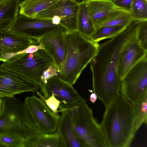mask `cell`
Segmentation results:
<instances>
[{
    "label": "cell",
    "instance_id": "36",
    "mask_svg": "<svg viewBox=\"0 0 147 147\" xmlns=\"http://www.w3.org/2000/svg\"><path fill=\"white\" fill-rule=\"evenodd\" d=\"M109 0L113 2H114L115 0Z\"/></svg>",
    "mask_w": 147,
    "mask_h": 147
},
{
    "label": "cell",
    "instance_id": "35",
    "mask_svg": "<svg viewBox=\"0 0 147 147\" xmlns=\"http://www.w3.org/2000/svg\"><path fill=\"white\" fill-rule=\"evenodd\" d=\"M7 0H0V4Z\"/></svg>",
    "mask_w": 147,
    "mask_h": 147
},
{
    "label": "cell",
    "instance_id": "23",
    "mask_svg": "<svg viewBox=\"0 0 147 147\" xmlns=\"http://www.w3.org/2000/svg\"><path fill=\"white\" fill-rule=\"evenodd\" d=\"M131 103L134 113L135 127L137 131L143 124H147V90Z\"/></svg>",
    "mask_w": 147,
    "mask_h": 147
},
{
    "label": "cell",
    "instance_id": "1",
    "mask_svg": "<svg viewBox=\"0 0 147 147\" xmlns=\"http://www.w3.org/2000/svg\"><path fill=\"white\" fill-rule=\"evenodd\" d=\"M139 23L133 20L122 32L99 45L90 63L93 92L105 107L120 93L118 72L120 53L125 44L136 32Z\"/></svg>",
    "mask_w": 147,
    "mask_h": 147
},
{
    "label": "cell",
    "instance_id": "32",
    "mask_svg": "<svg viewBox=\"0 0 147 147\" xmlns=\"http://www.w3.org/2000/svg\"><path fill=\"white\" fill-rule=\"evenodd\" d=\"M80 4L83 3L87 2L88 0H72Z\"/></svg>",
    "mask_w": 147,
    "mask_h": 147
},
{
    "label": "cell",
    "instance_id": "29",
    "mask_svg": "<svg viewBox=\"0 0 147 147\" xmlns=\"http://www.w3.org/2000/svg\"><path fill=\"white\" fill-rule=\"evenodd\" d=\"M37 94L40 98L45 102L46 105L55 114H57L59 112L58 108L61 102L55 96V95L52 93L50 97L46 98L40 92H37Z\"/></svg>",
    "mask_w": 147,
    "mask_h": 147
},
{
    "label": "cell",
    "instance_id": "3",
    "mask_svg": "<svg viewBox=\"0 0 147 147\" xmlns=\"http://www.w3.org/2000/svg\"><path fill=\"white\" fill-rule=\"evenodd\" d=\"M66 39V57L59 75L73 85L96 53L100 45L78 31L67 32Z\"/></svg>",
    "mask_w": 147,
    "mask_h": 147
},
{
    "label": "cell",
    "instance_id": "25",
    "mask_svg": "<svg viewBox=\"0 0 147 147\" xmlns=\"http://www.w3.org/2000/svg\"><path fill=\"white\" fill-rule=\"evenodd\" d=\"M25 139L14 132L3 134L0 135V147H24Z\"/></svg>",
    "mask_w": 147,
    "mask_h": 147
},
{
    "label": "cell",
    "instance_id": "34",
    "mask_svg": "<svg viewBox=\"0 0 147 147\" xmlns=\"http://www.w3.org/2000/svg\"><path fill=\"white\" fill-rule=\"evenodd\" d=\"M18 3H19V4H20L21 3H22V2L26 0H17Z\"/></svg>",
    "mask_w": 147,
    "mask_h": 147
},
{
    "label": "cell",
    "instance_id": "26",
    "mask_svg": "<svg viewBox=\"0 0 147 147\" xmlns=\"http://www.w3.org/2000/svg\"><path fill=\"white\" fill-rule=\"evenodd\" d=\"M130 13L133 20L139 21H147V1L132 0Z\"/></svg>",
    "mask_w": 147,
    "mask_h": 147
},
{
    "label": "cell",
    "instance_id": "17",
    "mask_svg": "<svg viewBox=\"0 0 147 147\" xmlns=\"http://www.w3.org/2000/svg\"><path fill=\"white\" fill-rule=\"evenodd\" d=\"M86 2L94 26L103 18L112 13L118 11H126L109 0H88Z\"/></svg>",
    "mask_w": 147,
    "mask_h": 147
},
{
    "label": "cell",
    "instance_id": "28",
    "mask_svg": "<svg viewBox=\"0 0 147 147\" xmlns=\"http://www.w3.org/2000/svg\"><path fill=\"white\" fill-rule=\"evenodd\" d=\"M60 72V70L54 63L49 65L43 71L40 76L42 85L45 84L52 78L58 75Z\"/></svg>",
    "mask_w": 147,
    "mask_h": 147
},
{
    "label": "cell",
    "instance_id": "27",
    "mask_svg": "<svg viewBox=\"0 0 147 147\" xmlns=\"http://www.w3.org/2000/svg\"><path fill=\"white\" fill-rule=\"evenodd\" d=\"M136 37L140 46L147 51V21H140Z\"/></svg>",
    "mask_w": 147,
    "mask_h": 147
},
{
    "label": "cell",
    "instance_id": "10",
    "mask_svg": "<svg viewBox=\"0 0 147 147\" xmlns=\"http://www.w3.org/2000/svg\"><path fill=\"white\" fill-rule=\"evenodd\" d=\"M144 57L121 80L120 92L131 103L147 90V57Z\"/></svg>",
    "mask_w": 147,
    "mask_h": 147
},
{
    "label": "cell",
    "instance_id": "33",
    "mask_svg": "<svg viewBox=\"0 0 147 147\" xmlns=\"http://www.w3.org/2000/svg\"><path fill=\"white\" fill-rule=\"evenodd\" d=\"M3 104V99L0 98V113Z\"/></svg>",
    "mask_w": 147,
    "mask_h": 147
},
{
    "label": "cell",
    "instance_id": "22",
    "mask_svg": "<svg viewBox=\"0 0 147 147\" xmlns=\"http://www.w3.org/2000/svg\"><path fill=\"white\" fill-rule=\"evenodd\" d=\"M130 13L118 11L103 18L95 25L96 29L106 26H127L133 20Z\"/></svg>",
    "mask_w": 147,
    "mask_h": 147
},
{
    "label": "cell",
    "instance_id": "5",
    "mask_svg": "<svg viewBox=\"0 0 147 147\" xmlns=\"http://www.w3.org/2000/svg\"><path fill=\"white\" fill-rule=\"evenodd\" d=\"M71 110L75 133L85 147H108L100 124L86 102Z\"/></svg>",
    "mask_w": 147,
    "mask_h": 147
},
{
    "label": "cell",
    "instance_id": "37",
    "mask_svg": "<svg viewBox=\"0 0 147 147\" xmlns=\"http://www.w3.org/2000/svg\"><path fill=\"white\" fill-rule=\"evenodd\" d=\"M146 0V1H147V0Z\"/></svg>",
    "mask_w": 147,
    "mask_h": 147
},
{
    "label": "cell",
    "instance_id": "9",
    "mask_svg": "<svg viewBox=\"0 0 147 147\" xmlns=\"http://www.w3.org/2000/svg\"><path fill=\"white\" fill-rule=\"evenodd\" d=\"M24 102L34 123L42 132L56 131L60 115L55 114L40 98L34 95L26 97Z\"/></svg>",
    "mask_w": 147,
    "mask_h": 147
},
{
    "label": "cell",
    "instance_id": "7",
    "mask_svg": "<svg viewBox=\"0 0 147 147\" xmlns=\"http://www.w3.org/2000/svg\"><path fill=\"white\" fill-rule=\"evenodd\" d=\"M59 74L49 79L40 87L44 97L47 98L53 93L61 102L58 108L59 112L71 110L86 102L73 85L62 80Z\"/></svg>",
    "mask_w": 147,
    "mask_h": 147
},
{
    "label": "cell",
    "instance_id": "6",
    "mask_svg": "<svg viewBox=\"0 0 147 147\" xmlns=\"http://www.w3.org/2000/svg\"><path fill=\"white\" fill-rule=\"evenodd\" d=\"M54 63L44 49L18 54L3 62V67L24 76L42 85L40 77L43 71Z\"/></svg>",
    "mask_w": 147,
    "mask_h": 147
},
{
    "label": "cell",
    "instance_id": "20",
    "mask_svg": "<svg viewBox=\"0 0 147 147\" xmlns=\"http://www.w3.org/2000/svg\"><path fill=\"white\" fill-rule=\"evenodd\" d=\"M86 2L79 5L77 18L78 31L90 38L96 29L90 15Z\"/></svg>",
    "mask_w": 147,
    "mask_h": 147
},
{
    "label": "cell",
    "instance_id": "31",
    "mask_svg": "<svg viewBox=\"0 0 147 147\" xmlns=\"http://www.w3.org/2000/svg\"><path fill=\"white\" fill-rule=\"evenodd\" d=\"M90 101L93 103L95 102L96 100L97 96L96 94L94 92L92 93L89 96Z\"/></svg>",
    "mask_w": 147,
    "mask_h": 147
},
{
    "label": "cell",
    "instance_id": "12",
    "mask_svg": "<svg viewBox=\"0 0 147 147\" xmlns=\"http://www.w3.org/2000/svg\"><path fill=\"white\" fill-rule=\"evenodd\" d=\"M79 5L72 0H59L38 13L35 18L51 19L56 17L67 32L78 31L77 18Z\"/></svg>",
    "mask_w": 147,
    "mask_h": 147
},
{
    "label": "cell",
    "instance_id": "19",
    "mask_svg": "<svg viewBox=\"0 0 147 147\" xmlns=\"http://www.w3.org/2000/svg\"><path fill=\"white\" fill-rule=\"evenodd\" d=\"M20 4L17 0H8L0 4V31L8 30L18 14Z\"/></svg>",
    "mask_w": 147,
    "mask_h": 147
},
{
    "label": "cell",
    "instance_id": "21",
    "mask_svg": "<svg viewBox=\"0 0 147 147\" xmlns=\"http://www.w3.org/2000/svg\"><path fill=\"white\" fill-rule=\"evenodd\" d=\"M59 0H26L20 4L19 13L34 18L39 13Z\"/></svg>",
    "mask_w": 147,
    "mask_h": 147
},
{
    "label": "cell",
    "instance_id": "8",
    "mask_svg": "<svg viewBox=\"0 0 147 147\" xmlns=\"http://www.w3.org/2000/svg\"><path fill=\"white\" fill-rule=\"evenodd\" d=\"M8 30L36 40L52 33L67 31L61 24H55L52 19L29 18L19 13Z\"/></svg>",
    "mask_w": 147,
    "mask_h": 147
},
{
    "label": "cell",
    "instance_id": "16",
    "mask_svg": "<svg viewBox=\"0 0 147 147\" xmlns=\"http://www.w3.org/2000/svg\"><path fill=\"white\" fill-rule=\"evenodd\" d=\"M57 131L60 134L65 147H85L76 136L73 128L71 110L61 112Z\"/></svg>",
    "mask_w": 147,
    "mask_h": 147
},
{
    "label": "cell",
    "instance_id": "15",
    "mask_svg": "<svg viewBox=\"0 0 147 147\" xmlns=\"http://www.w3.org/2000/svg\"><path fill=\"white\" fill-rule=\"evenodd\" d=\"M137 31L125 44L120 53L118 72L121 80L133 67L147 55V51L140 46L137 39Z\"/></svg>",
    "mask_w": 147,
    "mask_h": 147
},
{
    "label": "cell",
    "instance_id": "18",
    "mask_svg": "<svg viewBox=\"0 0 147 147\" xmlns=\"http://www.w3.org/2000/svg\"><path fill=\"white\" fill-rule=\"evenodd\" d=\"M24 145V147H65L62 137L57 131L28 136L26 138Z\"/></svg>",
    "mask_w": 147,
    "mask_h": 147
},
{
    "label": "cell",
    "instance_id": "11",
    "mask_svg": "<svg viewBox=\"0 0 147 147\" xmlns=\"http://www.w3.org/2000/svg\"><path fill=\"white\" fill-rule=\"evenodd\" d=\"M39 86L30 79L0 65V98H12L17 94L37 92Z\"/></svg>",
    "mask_w": 147,
    "mask_h": 147
},
{
    "label": "cell",
    "instance_id": "14",
    "mask_svg": "<svg viewBox=\"0 0 147 147\" xmlns=\"http://www.w3.org/2000/svg\"><path fill=\"white\" fill-rule=\"evenodd\" d=\"M34 42L30 38L8 30L0 31V61L20 54Z\"/></svg>",
    "mask_w": 147,
    "mask_h": 147
},
{
    "label": "cell",
    "instance_id": "2",
    "mask_svg": "<svg viewBox=\"0 0 147 147\" xmlns=\"http://www.w3.org/2000/svg\"><path fill=\"white\" fill-rule=\"evenodd\" d=\"M105 108L100 125L108 147H129L136 132L131 103L120 93Z\"/></svg>",
    "mask_w": 147,
    "mask_h": 147
},
{
    "label": "cell",
    "instance_id": "30",
    "mask_svg": "<svg viewBox=\"0 0 147 147\" xmlns=\"http://www.w3.org/2000/svg\"><path fill=\"white\" fill-rule=\"evenodd\" d=\"M132 0H115V4L118 7L130 13Z\"/></svg>",
    "mask_w": 147,
    "mask_h": 147
},
{
    "label": "cell",
    "instance_id": "24",
    "mask_svg": "<svg viewBox=\"0 0 147 147\" xmlns=\"http://www.w3.org/2000/svg\"><path fill=\"white\" fill-rule=\"evenodd\" d=\"M127 26H106L96 29L90 39L98 42L103 40L112 38L124 30Z\"/></svg>",
    "mask_w": 147,
    "mask_h": 147
},
{
    "label": "cell",
    "instance_id": "4",
    "mask_svg": "<svg viewBox=\"0 0 147 147\" xmlns=\"http://www.w3.org/2000/svg\"><path fill=\"white\" fill-rule=\"evenodd\" d=\"M0 113V135L12 132L25 138L44 133L36 126L24 102L15 97L3 98Z\"/></svg>",
    "mask_w": 147,
    "mask_h": 147
},
{
    "label": "cell",
    "instance_id": "13",
    "mask_svg": "<svg viewBox=\"0 0 147 147\" xmlns=\"http://www.w3.org/2000/svg\"><path fill=\"white\" fill-rule=\"evenodd\" d=\"M67 31H61L46 35L36 40L42 45L44 50L61 71L65 59L67 45L66 34Z\"/></svg>",
    "mask_w": 147,
    "mask_h": 147
}]
</instances>
